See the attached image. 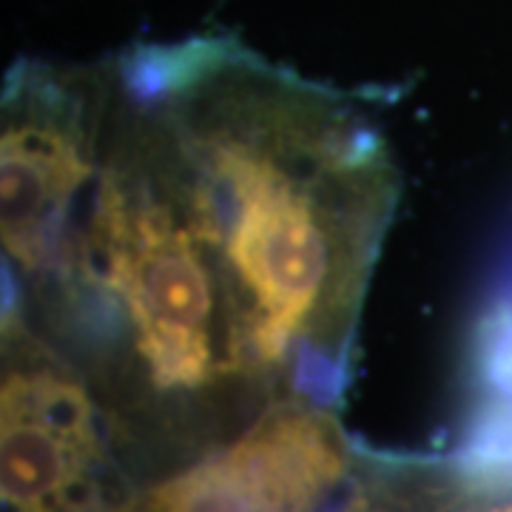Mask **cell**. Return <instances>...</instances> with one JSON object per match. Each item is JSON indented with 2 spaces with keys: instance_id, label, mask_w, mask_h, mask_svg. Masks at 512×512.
I'll return each instance as SVG.
<instances>
[{
  "instance_id": "2",
  "label": "cell",
  "mask_w": 512,
  "mask_h": 512,
  "mask_svg": "<svg viewBox=\"0 0 512 512\" xmlns=\"http://www.w3.org/2000/svg\"><path fill=\"white\" fill-rule=\"evenodd\" d=\"M114 63L106 157L69 274L35 316L92 382L163 404L256 396L211 256Z\"/></svg>"
},
{
  "instance_id": "3",
  "label": "cell",
  "mask_w": 512,
  "mask_h": 512,
  "mask_svg": "<svg viewBox=\"0 0 512 512\" xmlns=\"http://www.w3.org/2000/svg\"><path fill=\"white\" fill-rule=\"evenodd\" d=\"M114 63L20 60L0 109V231L6 299L40 313L69 274L106 157Z\"/></svg>"
},
{
  "instance_id": "4",
  "label": "cell",
  "mask_w": 512,
  "mask_h": 512,
  "mask_svg": "<svg viewBox=\"0 0 512 512\" xmlns=\"http://www.w3.org/2000/svg\"><path fill=\"white\" fill-rule=\"evenodd\" d=\"M103 458V421L89 373L3 305L0 490L6 512H89Z\"/></svg>"
},
{
  "instance_id": "5",
  "label": "cell",
  "mask_w": 512,
  "mask_h": 512,
  "mask_svg": "<svg viewBox=\"0 0 512 512\" xmlns=\"http://www.w3.org/2000/svg\"><path fill=\"white\" fill-rule=\"evenodd\" d=\"M336 407L276 396L228 444L114 512H328L350 478Z\"/></svg>"
},
{
  "instance_id": "1",
  "label": "cell",
  "mask_w": 512,
  "mask_h": 512,
  "mask_svg": "<svg viewBox=\"0 0 512 512\" xmlns=\"http://www.w3.org/2000/svg\"><path fill=\"white\" fill-rule=\"evenodd\" d=\"M117 66L220 276L251 390L336 407L399 202L382 131L231 37L143 46Z\"/></svg>"
}]
</instances>
